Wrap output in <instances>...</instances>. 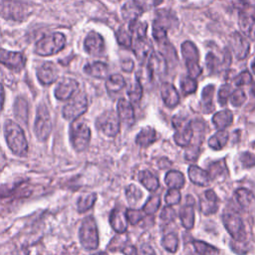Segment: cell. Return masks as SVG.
Here are the masks:
<instances>
[{
  "label": "cell",
  "instance_id": "6da1fadb",
  "mask_svg": "<svg viewBox=\"0 0 255 255\" xmlns=\"http://www.w3.org/2000/svg\"><path fill=\"white\" fill-rule=\"evenodd\" d=\"M4 136L11 151L19 156H24L28 151V142L22 128L15 122L8 120L4 124Z\"/></svg>",
  "mask_w": 255,
  "mask_h": 255
},
{
  "label": "cell",
  "instance_id": "7a4b0ae2",
  "mask_svg": "<svg viewBox=\"0 0 255 255\" xmlns=\"http://www.w3.org/2000/svg\"><path fill=\"white\" fill-rule=\"evenodd\" d=\"M79 238L82 246L88 250H95L99 246V231L96 220L93 216H88L82 221Z\"/></svg>",
  "mask_w": 255,
  "mask_h": 255
},
{
  "label": "cell",
  "instance_id": "3957f363",
  "mask_svg": "<svg viewBox=\"0 0 255 255\" xmlns=\"http://www.w3.org/2000/svg\"><path fill=\"white\" fill-rule=\"evenodd\" d=\"M70 139L76 151L85 150L91 139V129L83 121H73L70 126Z\"/></svg>",
  "mask_w": 255,
  "mask_h": 255
},
{
  "label": "cell",
  "instance_id": "277c9868",
  "mask_svg": "<svg viewBox=\"0 0 255 255\" xmlns=\"http://www.w3.org/2000/svg\"><path fill=\"white\" fill-rule=\"evenodd\" d=\"M66 44V38L62 33H52L43 37L35 45V52L40 56H51L60 52Z\"/></svg>",
  "mask_w": 255,
  "mask_h": 255
},
{
  "label": "cell",
  "instance_id": "5b68a950",
  "mask_svg": "<svg viewBox=\"0 0 255 255\" xmlns=\"http://www.w3.org/2000/svg\"><path fill=\"white\" fill-rule=\"evenodd\" d=\"M30 7L16 0H0V15L13 21H23L30 14Z\"/></svg>",
  "mask_w": 255,
  "mask_h": 255
},
{
  "label": "cell",
  "instance_id": "8992f818",
  "mask_svg": "<svg viewBox=\"0 0 255 255\" xmlns=\"http://www.w3.org/2000/svg\"><path fill=\"white\" fill-rule=\"evenodd\" d=\"M181 54L188 71V76L196 79L202 71L199 66L198 49L191 41H185L181 44Z\"/></svg>",
  "mask_w": 255,
  "mask_h": 255
},
{
  "label": "cell",
  "instance_id": "52a82bcc",
  "mask_svg": "<svg viewBox=\"0 0 255 255\" xmlns=\"http://www.w3.org/2000/svg\"><path fill=\"white\" fill-rule=\"evenodd\" d=\"M52 131V122L49 111L44 104H41L37 108L36 119L34 124V132L37 138L41 141H45Z\"/></svg>",
  "mask_w": 255,
  "mask_h": 255
},
{
  "label": "cell",
  "instance_id": "ba28073f",
  "mask_svg": "<svg viewBox=\"0 0 255 255\" xmlns=\"http://www.w3.org/2000/svg\"><path fill=\"white\" fill-rule=\"evenodd\" d=\"M88 109V99L84 93H76L63 108V117L68 121H75Z\"/></svg>",
  "mask_w": 255,
  "mask_h": 255
},
{
  "label": "cell",
  "instance_id": "9c48e42d",
  "mask_svg": "<svg viewBox=\"0 0 255 255\" xmlns=\"http://www.w3.org/2000/svg\"><path fill=\"white\" fill-rule=\"evenodd\" d=\"M223 224L235 241H243L246 238L244 223L241 217L232 211H225L222 215Z\"/></svg>",
  "mask_w": 255,
  "mask_h": 255
},
{
  "label": "cell",
  "instance_id": "30bf717a",
  "mask_svg": "<svg viewBox=\"0 0 255 255\" xmlns=\"http://www.w3.org/2000/svg\"><path fill=\"white\" fill-rule=\"evenodd\" d=\"M120 119L118 114L114 111H106L101 114L97 121L96 127L99 130H101L107 136H116L120 131Z\"/></svg>",
  "mask_w": 255,
  "mask_h": 255
},
{
  "label": "cell",
  "instance_id": "8fae6325",
  "mask_svg": "<svg viewBox=\"0 0 255 255\" xmlns=\"http://www.w3.org/2000/svg\"><path fill=\"white\" fill-rule=\"evenodd\" d=\"M172 123L175 128L174 140L176 144L182 147L187 146L193 137V128L191 126V122H187L184 118L176 116L173 118Z\"/></svg>",
  "mask_w": 255,
  "mask_h": 255
},
{
  "label": "cell",
  "instance_id": "7c38bea8",
  "mask_svg": "<svg viewBox=\"0 0 255 255\" xmlns=\"http://www.w3.org/2000/svg\"><path fill=\"white\" fill-rule=\"evenodd\" d=\"M167 64L165 58L159 52H152L147 58L146 71L148 73L149 80H154L163 76L166 72Z\"/></svg>",
  "mask_w": 255,
  "mask_h": 255
},
{
  "label": "cell",
  "instance_id": "4fadbf2b",
  "mask_svg": "<svg viewBox=\"0 0 255 255\" xmlns=\"http://www.w3.org/2000/svg\"><path fill=\"white\" fill-rule=\"evenodd\" d=\"M229 42L233 54L238 60H243L247 57L250 51V44L244 36L239 32H233L229 37Z\"/></svg>",
  "mask_w": 255,
  "mask_h": 255
},
{
  "label": "cell",
  "instance_id": "5bb4252c",
  "mask_svg": "<svg viewBox=\"0 0 255 255\" xmlns=\"http://www.w3.org/2000/svg\"><path fill=\"white\" fill-rule=\"evenodd\" d=\"M79 91V83L74 79L62 80L55 89V97L60 101L71 99Z\"/></svg>",
  "mask_w": 255,
  "mask_h": 255
},
{
  "label": "cell",
  "instance_id": "9a60e30c",
  "mask_svg": "<svg viewBox=\"0 0 255 255\" xmlns=\"http://www.w3.org/2000/svg\"><path fill=\"white\" fill-rule=\"evenodd\" d=\"M0 63L12 70L20 71L25 66V57L19 52H11L0 49Z\"/></svg>",
  "mask_w": 255,
  "mask_h": 255
},
{
  "label": "cell",
  "instance_id": "2e32d148",
  "mask_svg": "<svg viewBox=\"0 0 255 255\" xmlns=\"http://www.w3.org/2000/svg\"><path fill=\"white\" fill-rule=\"evenodd\" d=\"M86 51L92 56H101L105 52V42L103 37L97 32H90L84 42Z\"/></svg>",
  "mask_w": 255,
  "mask_h": 255
},
{
  "label": "cell",
  "instance_id": "e0dca14e",
  "mask_svg": "<svg viewBox=\"0 0 255 255\" xmlns=\"http://www.w3.org/2000/svg\"><path fill=\"white\" fill-rule=\"evenodd\" d=\"M199 207L200 211L205 215L215 213L219 207V198L216 193L211 189L204 191L200 196Z\"/></svg>",
  "mask_w": 255,
  "mask_h": 255
},
{
  "label": "cell",
  "instance_id": "ac0fdd59",
  "mask_svg": "<svg viewBox=\"0 0 255 255\" xmlns=\"http://www.w3.org/2000/svg\"><path fill=\"white\" fill-rule=\"evenodd\" d=\"M194 198L191 195H187L185 198V203L179 211L181 224L185 229H191L194 225Z\"/></svg>",
  "mask_w": 255,
  "mask_h": 255
},
{
  "label": "cell",
  "instance_id": "d6986e66",
  "mask_svg": "<svg viewBox=\"0 0 255 255\" xmlns=\"http://www.w3.org/2000/svg\"><path fill=\"white\" fill-rule=\"evenodd\" d=\"M132 50L136 57V59L140 62L147 60L152 51V44L146 36L134 38V42L132 44Z\"/></svg>",
  "mask_w": 255,
  "mask_h": 255
},
{
  "label": "cell",
  "instance_id": "ffe728a7",
  "mask_svg": "<svg viewBox=\"0 0 255 255\" xmlns=\"http://www.w3.org/2000/svg\"><path fill=\"white\" fill-rule=\"evenodd\" d=\"M110 224L119 234H124L128 229L126 210L123 207H115L110 214Z\"/></svg>",
  "mask_w": 255,
  "mask_h": 255
},
{
  "label": "cell",
  "instance_id": "44dd1931",
  "mask_svg": "<svg viewBox=\"0 0 255 255\" xmlns=\"http://www.w3.org/2000/svg\"><path fill=\"white\" fill-rule=\"evenodd\" d=\"M117 114L120 122L124 123L128 127H130L134 123V112L131 104L126 99H120L117 105Z\"/></svg>",
  "mask_w": 255,
  "mask_h": 255
},
{
  "label": "cell",
  "instance_id": "7402d4cb",
  "mask_svg": "<svg viewBox=\"0 0 255 255\" xmlns=\"http://www.w3.org/2000/svg\"><path fill=\"white\" fill-rule=\"evenodd\" d=\"M37 77H38L39 81L43 85H50V84H52L58 78V72H57L56 66L53 63H51V62L44 63L38 69Z\"/></svg>",
  "mask_w": 255,
  "mask_h": 255
},
{
  "label": "cell",
  "instance_id": "603a6c76",
  "mask_svg": "<svg viewBox=\"0 0 255 255\" xmlns=\"http://www.w3.org/2000/svg\"><path fill=\"white\" fill-rule=\"evenodd\" d=\"M161 98L163 103L168 108H174L179 103V95L173 85L169 83H163L160 89Z\"/></svg>",
  "mask_w": 255,
  "mask_h": 255
},
{
  "label": "cell",
  "instance_id": "cb8c5ba5",
  "mask_svg": "<svg viewBox=\"0 0 255 255\" xmlns=\"http://www.w3.org/2000/svg\"><path fill=\"white\" fill-rule=\"evenodd\" d=\"M188 176L189 179L196 185L199 186H206L210 182V175L208 171L203 170L202 168L196 165H190L188 168Z\"/></svg>",
  "mask_w": 255,
  "mask_h": 255
},
{
  "label": "cell",
  "instance_id": "d4e9b609",
  "mask_svg": "<svg viewBox=\"0 0 255 255\" xmlns=\"http://www.w3.org/2000/svg\"><path fill=\"white\" fill-rule=\"evenodd\" d=\"M155 23L162 26L166 30L173 28L177 25V18L175 17L174 13L168 9H161L156 11V18L154 19Z\"/></svg>",
  "mask_w": 255,
  "mask_h": 255
},
{
  "label": "cell",
  "instance_id": "484cf974",
  "mask_svg": "<svg viewBox=\"0 0 255 255\" xmlns=\"http://www.w3.org/2000/svg\"><path fill=\"white\" fill-rule=\"evenodd\" d=\"M238 23L241 32L247 38L255 42V18L245 13H240Z\"/></svg>",
  "mask_w": 255,
  "mask_h": 255
},
{
  "label": "cell",
  "instance_id": "4316f807",
  "mask_svg": "<svg viewBox=\"0 0 255 255\" xmlns=\"http://www.w3.org/2000/svg\"><path fill=\"white\" fill-rule=\"evenodd\" d=\"M142 13L143 10L133 0L128 1L122 8L123 18L128 22L137 20Z\"/></svg>",
  "mask_w": 255,
  "mask_h": 255
},
{
  "label": "cell",
  "instance_id": "83f0119b",
  "mask_svg": "<svg viewBox=\"0 0 255 255\" xmlns=\"http://www.w3.org/2000/svg\"><path fill=\"white\" fill-rule=\"evenodd\" d=\"M84 72L94 78L104 79L108 76V66L103 62H94L84 67Z\"/></svg>",
  "mask_w": 255,
  "mask_h": 255
},
{
  "label": "cell",
  "instance_id": "f1b7e54d",
  "mask_svg": "<svg viewBox=\"0 0 255 255\" xmlns=\"http://www.w3.org/2000/svg\"><path fill=\"white\" fill-rule=\"evenodd\" d=\"M156 139V132L155 130L150 127H145L140 129V131L137 133L135 137V142L137 145L146 147L150 145L152 142H154Z\"/></svg>",
  "mask_w": 255,
  "mask_h": 255
},
{
  "label": "cell",
  "instance_id": "f546056e",
  "mask_svg": "<svg viewBox=\"0 0 255 255\" xmlns=\"http://www.w3.org/2000/svg\"><path fill=\"white\" fill-rule=\"evenodd\" d=\"M233 122V115L229 110H223L212 117V123L217 129H224Z\"/></svg>",
  "mask_w": 255,
  "mask_h": 255
},
{
  "label": "cell",
  "instance_id": "4dcf8cb0",
  "mask_svg": "<svg viewBox=\"0 0 255 255\" xmlns=\"http://www.w3.org/2000/svg\"><path fill=\"white\" fill-rule=\"evenodd\" d=\"M138 180L149 191H155L159 186L158 179L149 170L140 171L138 173Z\"/></svg>",
  "mask_w": 255,
  "mask_h": 255
},
{
  "label": "cell",
  "instance_id": "1f68e13d",
  "mask_svg": "<svg viewBox=\"0 0 255 255\" xmlns=\"http://www.w3.org/2000/svg\"><path fill=\"white\" fill-rule=\"evenodd\" d=\"M164 182L170 188H181L184 185L185 179L183 174L177 170H170L165 174Z\"/></svg>",
  "mask_w": 255,
  "mask_h": 255
},
{
  "label": "cell",
  "instance_id": "d6a6232c",
  "mask_svg": "<svg viewBox=\"0 0 255 255\" xmlns=\"http://www.w3.org/2000/svg\"><path fill=\"white\" fill-rule=\"evenodd\" d=\"M125 86H126V81L124 77L120 74H114L110 76L106 82V88L108 92L111 94L120 92Z\"/></svg>",
  "mask_w": 255,
  "mask_h": 255
},
{
  "label": "cell",
  "instance_id": "836d02e7",
  "mask_svg": "<svg viewBox=\"0 0 255 255\" xmlns=\"http://www.w3.org/2000/svg\"><path fill=\"white\" fill-rule=\"evenodd\" d=\"M228 140V132L224 129H218L208 140V145L213 149L223 148Z\"/></svg>",
  "mask_w": 255,
  "mask_h": 255
},
{
  "label": "cell",
  "instance_id": "e575fe53",
  "mask_svg": "<svg viewBox=\"0 0 255 255\" xmlns=\"http://www.w3.org/2000/svg\"><path fill=\"white\" fill-rule=\"evenodd\" d=\"M234 195H235V199H236L237 203L243 208H247L248 206H250V204L252 203V201L254 199L251 191L244 187L236 189Z\"/></svg>",
  "mask_w": 255,
  "mask_h": 255
},
{
  "label": "cell",
  "instance_id": "d590c367",
  "mask_svg": "<svg viewBox=\"0 0 255 255\" xmlns=\"http://www.w3.org/2000/svg\"><path fill=\"white\" fill-rule=\"evenodd\" d=\"M97 200L96 193H87L81 195L77 200V209L79 212H85L91 209Z\"/></svg>",
  "mask_w": 255,
  "mask_h": 255
},
{
  "label": "cell",
  "instance_id": "8d00e7d4",
  "mask_svg": "<svg viewBox=\"0 0 255 255\" xmlns=\"http://www.w3.org/2000/svg\"><path fill=\"white\" fill-rule=\"evenodd\" d=\"M213 94H214L213 85H208L202 90L201 99H202V106H203L204 113H210L213 110V105H212Z\"/></svg>",
  "mask_w": 255,
  "mask_h": 255
},
{
  "label": "cell",
  "instance_id": "74e56055",
  "mask_svg": "<svg viewBox=\"0 0 255 255\" xmlns=\"http://www.w3.org/2000/svg\"><path fill=\"white\" fill-rule=\"evenodd\" d=\"M116 38L122 47L126 49H130L132 46V36L129 31H128L125 27H121L116 32Z\"/></svg>",
  "mask_w": 255,
  "mask_h": 255
},
{
  "label": "cell",
  "instance_id": "f35d334b",
  "mask_svg": "<svg viewBox=\"0 0 255 255\" xmlns=\"http://www.w3.org/2000/svg\"><path fill=\"white\" fill-rule=\"evenodd\" d=\"M128 96L131 103H138L142 97V86L138 79L134 80L128 89Z\"/></svg>",
  "mask_w": 255,
  "mask_h": 255
},
{
  "label": "cell",
  "instance_id": "ab89813d",
  "mask_svg": "<svg viewBox=\"0 0 255 255\" xmlns=\"http://www.w3.org/2000/svg\"><path fill=\"white\" fill-rule=\"evenodd\" d=\"M193 247L195 249V252L199 255H217L218 254L217 248H215L214 246L204 241L195 240L193 242Z\"/></svg>",
  "mask_w": 255,
  "mask_h": 255
},
{
  "label": "cell",
  "instance_id": "60d3db41",
  "mask_svg": "<svg viewBox=\"0 0 255 255\" xmlns=\"http://www.w3.org/2000/svg\"><path fill=\"white\" fill-rule=\"evenodd\" d=\"M129 32L131 36L134 38L137 37H143L146 36V29H147V24L145 22H141L138 19L129 22Z\"/></svg>",
  "mask_w": 255,
  "mask_h": 255
},
{
  "label": "cell",
  "instance_id": "b9f144b4",
  "mask_svg": "<svg viewBox=\"0 0 255 255\" xmlns=\"http://www.w3.org/2000/svg\"><path fill=\"white\" fill-rule=\"evenodd\" d=\"M127 199L131 205H135L142 197L141 190L135 184H129L126 189Z\"/></svg>",
  "mask_w": 255,
  "mask_h": 255
},
{
  "label": "cell",
  "instance_id": "7bdbcfd3",
  "mask_svg": "<svg viewBox=\"0 0 255 255\" xmlns=\"http://www.w3.org/2000/svg\"><path fill=\"white\" fill-rule=\"evenodd\" d=\"M161 244L166 251L174 253L178 248V237L175 233H168L163 236Z\"/></svg>",
  "mask_w": 255,
  "mask_h": 255
},
{
  "label": "cell",
  "instance_id": "ee69618b",
  "mask_svg": "<svg viewBox=\"0 0 255 255\" xmlns=\"http://www.w3.org/2000/svg\"><path fill=\"white\" fill-rule=\"evenodd\" d=\"M160 205V198L158 195H151L145 202V204L142 206V211L146 215H152L154 214Z\"/></svg>",
  "mask_w": 255,
  "mask_h": 255
},
{
  "label": "cell",
  "instance_id": "f6af8a7d",
  "mask_svg": "<svg viewBox=\"0 0 255 255\" xmlns=\"http://www.w3.org/2000/svg\"><path fill=\"white\" fill-rule=\"evenodd\" d=\"M180 88L184 95L192 94L197 89V83L194 78H191L190 76H185L180 81Z\"/></svg>",
  "mask_w": 255,
  "mask_h": 255
},
{
  "label": "cell",
  "instance_id": "bcb514c9",
  "mask_svg": "<svg viewBox=\"0 0 255 255\" xmlns=\"http://www.w3.org/2000/svg\"><path fill=\"white\" fill-rule=\"evenodd\" d=\"M245 101H246V94L240 88L233 91L230 95V102H231L232 106H234V107L242 106Z\"/></svg>",
  "mask_w": 255,
  "mask_h": 255
},
{
  "label": "cell",
  "instance_id": "7dc6e473",
  "mask_svg": "<svg viewBox=\"0 0 255 255\" xmlns=\"http://www.w3.org/2000/svg\"><path fill=\"white\" fill-rule=\"evenodd\" d=\"M180 199H181V194L179 189L177 188H169L164 197L165 203L167 205H175L179 203Z\"/></svg>",
  "mask_w": 255,
  "mask_h": 255
},
{
  "label": "cell",
  "instance_id": "c3c4849f",
  "mask_svg": "<svg viewBox=\"0 0 255 255\" xmlns=\"http://www.w3.org/2000/svg\"><path fill=\"white\" fill-rule=\"evenodd\" d=\"M166 32H167V30L165 28H163L162 26H160L157 23L153 22V25H152V36H153V38L158 43L161 44V43H164L167 40Z\"/></svg>",
  "mask_w": 255,
  "mask_h": 255
},
{
  "label": "cell",
  "instance_id": "681fc988",
  "mask_svg": "<svg viewBox=\"0 0 255 255\" xmlns=\"http://www.w3.org/2000/svg\"><path fill=\"white\" fill-rule=\"evenodd\" d=\"M127 219L128 222H129L132 225L137 224L143 217H144V212L141 210H136V209H128L126 211Z\"/></svg>",
  "mask_w": 255,
  "mask_h": 255
},
{
  "label": "cell",
  "instance_id": "f907efd6",
  "mask_svg": "<svg viewBox=\"0 0 255 255\" xmlns=\"http://www.w3.org/2000/svg\"><path fill=\"white\" fill-rule=\"evenodd\" d=\"M175 217H176V213H175L174 209L171 208L170 205L165 206V207L162 209L161 213H160V219H161V221H162L164 224L170 223L171 221H173V220L175 219Z\"/></svg>",
  "mask_w": 255,
  "mask_h": 255
},
{
  "label": "cell",
  "instance_id": "816d5d0a",
  "mask_svg": "<svg viewBox=\"0 0 255 255\" xmlns=\"http://www.w3.org/2000/svg\"><path fill=\"white\" fill-rule=\"evenodd\" d=\"M231 93H232V91H231L230 85L225 84L220 87L219 92H218V102L220 103V105L224 106L227 103V100L230 97Z\"/></svg>",
  "mask_w": 255,
  "mask_h": 255
},
{
  "label": "cell",
  "instance_id": "f5cc1de1",
  "mask_svg": "<svg viewBox=\"0 0 255 255\" xmlns=\"http://www.w3.org/2000/svg\"><path fill=\"white\" fill-rule=\"evenodd\" d=\"M234 83L237 87H242L252 83V76L248 71L241 72L237 77L234 79Z\"/></svg>",
  "mask_w": 255,
  "mask_h": 255
},
{
  "label": "cell",
  "instance_id": "db71d44e",
  "mask_svg": "<svg viewBox=\"0 0 255 255\" xmlns=\"http://www.w3.org/2000/svg\"><path fill=\"white\" fill-rule=\"evenodd\" d=\"M142 10L143 12L145 10H149L151 8H154L162 3L163 0H133Z\"/></svg>",
  "mask_w": 255,
  "mask_h": 255
},
{
  "label": "cell",
  "instance_id": "11a10c76",
  "mask_svg": "<svg viewBox=\"0 0 255 255\" xmlns=\"http://www.w3.org/2000/svg\"><path fill=\"white\" fill-rule=\"evenodd\" d=\"M205 63H206V67L209 70V72H214L218 68L219 60L213 53H208L206 56V59H205Z\"/></svg>",
  "mask_w": 255,
  "mask_h": 255
},
{
  "label": "cell",
  "instance_id": "9f6ffc18",
  "mask_svg": "<svg viewBox=\"0 0 255 255\" xmlns=\"http://www.w3.org/2000/svg\"><path fill=\"white\" fill-rule=\"evenodd\" d=\"M240 159L244 166H251L255 164V155L251 154L250 152H244L241 154Z\"/></svg>",
  "mask_w": 255,
  "mask_h": 255
},
{
  "label": "cell",
  "instance_id": "6f0895ef",
  "mask_svg": "<svg viewBox=\"0 0 255 255\" xmlns=\"http://www.w3.org/2000/svg\"><path fill=\"white\" fill-rule=\"evenodd\" d=\"M137 255H156L154 249L147 243H142L137 251Z\"/></svg>",
  "mask_w": 255,
  "mask_h": 255
},
{
  "label": "cell",
  "instance_id": "680465c9",
  "mask_svg": "<svg viewBox=\"0 0 255 255\" xmlns=\"http://www.w3.org/2000/svg\"><path fill=\"white\" fill-rule=\"evenodd\" d=\"M133 67H134V64H133V62H132L131 60H129V59L125 60V61L123 62V64H122V69H123L125 72H127V73L131 72L132 69H133Z\"/></svg>",
  "mask_w": 255,
  "mask_h": 255
},
{
  "label": "cell",
  "instance_id": "91938a15",
  "mask_svg": "<svg viewBox=\"0 0 255 255\" xmlns=\"http://www.w3.org/2000/svg\"><path fill=\"white\" fill-rule=\"evenodd\" d=\"M122 252L125 255H137V250L131 246V245H127L122 249Z\"/></svg>",
  "mask_w": 255,
  "mask_h": 255
},
{
  "label": "cell",
  "instance_id": "94428289",
  "mask_svg": "<svg viewBox=\"0 0 255 255\" xmlns=\"http://www.w3.org/2000/svg\"><path fill=\"white\" fill-rule=\"evenodd\" d=\"M4 100H5V92H4V88L2 86V84H0V113L3 110V106H4Z\"/></svg>",
  "mask_w": 255,
  "mask_h": 255
},
{
  "label": "cell",
  "instance_id": "6125c7cd",
  "mask_svg": "<svg viewBox=\"0 0 255 255\" xmlns=\"http://www.w3.org/2000/svg\"><path fill=\"white\" fill-rule=\"evenodd\" d=\"M12 255H28V251L26 249H19V250H15Z\"/></svg>",
  "mask_w": 255,
  "mask_h": 255
},
{
  "label": "cell",
  "instance_id": "be15d7a7",
  "mask_svg": "<svg viewBox=\"0 0 255 255\" xmlns=\"http://www.w3.org/2000/svg\"><path fill=\"white\" fill-rule=\"evenodd\" d=\"M240 1L243 2L244 4L248 5V6H251V7L255 8V0H240Z\"/></svg>",
  "mask_w": 255,
  "mask_h": 255
},
{
  "label": "cell",
  "instance_id": "e7e4bbea",
  "mask_svg": "<svg viewBox=\"0 0 255 255\" xmlns=\"http://www.w3.org/2000/svg\"><path fill=\"white\" fill-rule=\"evenodd\" d=\"M251 71L253 72V74L255 75V58L252 60L251 62Z\"/></svg>",
  "mask_w": 255,
  "mask_h": 255
},
{
  "label": "cell",
  "instance_id": "03108f58",
  "mask_svg": "<svg viewBox=\"0 0 255 255\" xmlns=\"http://www.w3.org/2000/svg\"><path fill=\"white\" fill-rule=\"evenodd\" d=\"M93 255H108V253H106V252H99V253H96V254H93Z\"/></svg>",
  "mask_w": 255,
  "mask_h": 255
},
{
  "label": "cell",
  "instance_id": "003e7915",
  "mask_svg": "<svg viewBox=\"0 0 255 255\" xmlns=\"http://www.w3.org/2000/svg\"><path fill=\"white\" fill-rule=\"evenodd\" d=\"M190 255H199V254H197V253H196V254H190Z\"/></svg>",
  "mask_w": 255,
  "mask_h": 255
}]
</instances>
